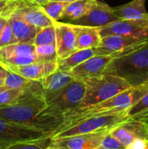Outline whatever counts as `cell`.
I'll list each match as a JSON object with an SVG mask.
<instances>
[{"mask_svg": "<svg viewBox=\"0 0 148 149\" xmlns=\"http://www.w3.org/2000/svg\"><path fill=\"white\" fill-rule=\"evenodd\" d=\"M147 90L148 82L136 87H131L96 105L85 108H76L71 112H68L64 115V122L56 131L63 129L73 123L92 115L115 113L127 111L147 93Z\"/></svg>", "mask_w": 148, "mask_h": 149, "instance_id": "obj_1", "label": "cell"}, {"mask_svg": "<svg viewBox=\"0 0 148 149\" xmlns=\"http://www.w3.org/2000/svg\"><path fill=\"white\" fill-rule=\"evenodd\" d=\"M45 107L46 101L41 82L36 80L24 89L16 102L0 107V119L32 126Z\"/></svg>", "mask_w": 148, "mask_h": 149, "instance_id": "obj_2", "label": "cell"}, {"mask_svg": "<svg viewBox=\"0 0 148 149\" xmlns=\"http://www.w3.org/2000/svg\"><path fill=\"white\" fill-rule=\"evenodd\" d=\"M105 72L122 78L132 87L147 83L148 42L136 50L113 58Z\"/></svg>", "mask_w": 148, "mask_h": 149, "instance_id": "obj_3", "label": "cell"}, {"mask_svg": "<svg viewBox=\"0 0 148 149\" xmlns=\"http://www.w3.org/2000/svg\"><path fill=\"white\" fill-rule=\"evenodd\" d=\"M83 81L85 86V93L78 108L96 105L132 87L122 78L106 72Z\"/></svg>", "mask_w": 148, "mask_h": 149, "instance_id": "obj_4", "label": "cell"}, {"mask_svg": "<svg viewBox=\"0 0 148 149\" xmlns=\"http://www.w3.org/2000/svg\"><path fill=\"white\" fill-rule=\"evenodd\" d=\"M126 112L127 111L115 113L92 115L85 118L63 129L54 132L52 134V140L68 137L76 134H83L100 132L104 130H111L114 127L129 120V117L126 115Z\"/></svg>", "mask_w": 148, "mask_h": 149, "instance_id": "obj_5", "label": "cell"}, {"mask_svg": "<svg viewBox=\"0 0 148 149\" xmlns=\"http://www.w3.org/2000/svg\"><path fill=\"white\" fill-rule=\"evenodd\" d=\"M85 93V86L84 81L73 79L60 92L45 100L46 107L39 115L64 117L66 113L79 107Z\"/></svg>", "mask_w": 148, "mask_h": 149, "instance_id": "obj_6", "label": "cell"}, {"mask_svg": "<svg viewBox=\"0 0 148 149\" xmlns=\"http://www.w3.org/2000/svg\"><path fill=\"white\" fill-rule=\"evenodd\" d=\"M0 17L7 19L17 17L36 28L46 27L54 23L44 13L41 6L31 0H10Z\"/></svg>", "mask_w": 148, "mask_h": 149, "instance_id": "obj_7", "label": "cell"}, {"mask_svg": "<svg viewBox=\"0 0 148 149\" xmlns=\"http://www.w3.org/2000/svg\"><path fill=\"white\" fill-rule=\"evenodd\" d=\"M147 42L148 38L131 36H106L101 38L99 45L95 48V56L113 55L117 58L141 47Z\"/></svg>", "mask_w": 148, "mask_h": 149, "instance_id": "obj_8", "label": "cell"}, {"mask_svg": "<svg viewBox=\"0 0 148 149\" xmlns=\"http://www.w3.org/2000/svg\"><path fill=\"white\" fill-rule=\"evenodd\" d=\"M52 133L45 132L32 126L19 124L0 119V143L11 144L16 142L38 140Z\"/></svg>", "mask_w": 148, "mask_h": 149, "instance_id": "obj_9", "label": "cell"}, {"mask_svg": "<svg viewBox=\"0 0 148 149\" xmlns=\"http://www.w3.org/2000/svg\"><path fill=\"white\" fill-rule=\"evenodd\" d=\"M100 37L109 35L131 36L148 38V20L118 19L106 25L98 27Z\"/></svg>", "mask_w": 148, "mask_h": 149, "instance_id": "obj_10", "label": "cell"}, {"mask_svg": "<svg viewBox=\"0 0 148 149\" xmlns=\"http://www.w3.org/2000/svg\"><path fill=\"white\" fill-rule=\"evenodd\" d=\"M110 134L126 148L137 139L148 141V122L129 119L114 127Z\"/></svg>", "mask_w": 148, "mask_h": 149, "instance_id": "obj_11", "label": "cell"}, {"mask_svg": "<svg viewBox=\"0 0 148 149\" xmlns=\"http://www.w3.org/2000/svg\"><path fill=\"white\" fill-rule=\"evenodd\" d=\"M111 130L55 139L52 141L51 147L63 149H97L101 144L105 136L110 133Z\"/></svg>", "mask_w": 148, "mask_h": 149, "instance_id": "obj_12", "label": "cell"}, {"mask_svg": "<svg viewBox=\"0 0 148 149\" xmlns=\"http://www.w3.org/2000/svg\"><path fill=\"white\" fill-rule=\"evenodd\" d=\"M118 19L120 18H118L114 14L112 7L102 2L97 1L84 16L69 24L91 27H101Z\"/></svg>", "mask_w": 148, "mask_h": 149, "instance_id": "obj_13", "label": "cell"}, {"mask_svg": "<svg viewBox=\"0 0 148 149\" xmlns=\"http://www.w3.org/2000/svg\"><path fill=\"white\" fill-rule=\"evenodd\" d=\"M53 25L55 28L57 57L58 59H62L78 50L74 26L72 24L61 21H55Z\"/></svg>", "mask_w": 148, "mask_h": 149, "instance_id": "obj_14", "label": "cell"}, {"mask_svg": "<svg viewBox=\"0 0 148 149\" xmlns=\"http://www.w3.org/2000/svg\"><path fill=\"white\" fill-rule=\"evenodd\" d=\"M115 58L113 55L93 56L74 67L69 72L75 79L80 80L97 77L105 73L106 67Z\"/></svg>", "mask_w": 148, "mask_h": 149, "instance_id": "obj_15", "label": "cell"}, {"mask_svg": "<svg viewBox=\"0 0 148 149\" xmlns=\"http://www.w3.org/2000/svg\"><path fill=\"white\" fill-rule=\"evenodd\" d=\"M58 61V60H57ZM42 62L38 61L30 65L22 66H10L3 65L1 68L17 73L29 80H40L43 78L55 72L58 70V62Z\"/></svg>", "mask_w": 148, "mask_h": 149, "instance_id": "obj_16", "label": "cell"}, {"mask_svg": "<svg viewBox=\"0 0 148 149\" xmlns=\"http://www.w3.org/2000/svg\"><path fill=\"white\" fill-rule=\"evenodd\" d=\"M73 79H75L69 72H61L58 70L40 79L45 100L60 92Z\"/></svg>", "mask_w": 148, "mask_h": 149, "instance_id": "obj_17", "label": "cell"}, {"mask_svg": "<svg viewBox=\"0 0 148 149\" xmlns=\"http://www.w3.org/2000/svg\"><path fill=\"white\" fill-rule=\"evenodd\" d=\"M146 1L147 0H133L123 5L113 8V12L120 19L148 20Z\"/></svg>", "mask_w": 148, "mask_h": 149, "instance_id": "obj_18", "label": "cell"}, {"mask_svg": "<svg viewBox=\"0 0 148 149\" xmlns=\"http://www.w3.org/2000/svg\"><path fill=\"white\" fill-rule=\"evenodd\" d=\"M76 34L77 49H89L96 48L99 45L101 37L98 27L83 26L73 24Z\"/></svg>", "mask_w": 148, "mask_h": 149, "instance_id": "obj_19", "label": "cell"}, {"mask_svg": "<svg viewBox=\"0 0 148 149\" xmlns=\"http://www.w3.org/2000/svg\"><path fill=\"white\" fill-rule=\"evenodd\" d=\"M12 31L17 43H32L37 34L38 28L26 23L25 21L17 18L9 17Z\"/></svg>", "mask_w": 148, "mask_h": 149, "instance_id": "obj_20", "label": "cell"}, {"mask_svg": "<svg viewBox=\"0 0 148 149\" xmlns=\"http://www.w3.org/2000/svg\"><path fill=\"white\" fill-rule=\"evenodd\" d=\"M93 56H95V48L77 50L68 57L58 59V70L61 72H70L74 67Z\"/></svg>", "mask_w": 148, "mask_h": 149, "instance_id": "obj_21", "label": "cell"}, {"mask_svg": "<svg viewBox=\"0 0 148 149\" xmlns=\"http://www.w3.org/2000/svg\"><path fill=\"white\" fill-rule=\"evenodd\" d=\"M98 0H77L66 6L64 14L59 21H67L65 23H71L82 16H84L88 10L94 5Z\"/></svg>", "mask_w": 148, "mask_h": 149, "instance_id": "obj_22", "label": "cell"}, {"mask_svg": "<svg viewBox=\"0 0 148 149\" xmlns=\"http://www.w3.org/2000/svg\"><path fill=\"white\" fill-rule=\"evenodd\" d=\"M35 48L33 43H16L0 47V60L33 54L35 53Z\"/></svg>", "mask_w": 148, "mask_h": 149, "instance_id": "obj_23", "label": "cell"}, {"mask_svg": "<svg viewBox=\"0 0 148 149\" xmlns=\"http://www.w3.org/2000/svg\"><path fill=\"white\" fill-rule=\"evenodd\" d=\"M52 136H46L38 140L26 141L11 144H5L0 149H46L52 144Z\"/></svg>", "mask_w": 148, "mask_h": 149, "instance_id": "obj_24", "label": "cell"}, {"mask_svg": "<svg viewBox=\"0 0 148 149\" xmlns=\"http://www.w3.org/2000/svg\"><path fill=\"white\" fill-rule=\"evenodd\" d=\"M69 4V3L66 2H59V1H54L50 0L48 2H45L42 4H39L44 13L53 21H59L64 14V11L66 8V6Z\"/></svg>", "mask_w": 148, "mask_h": 149, "instance_id": "obj_25", "label": "cell"}, {"mask_svg": "<svg viewBox=\"0 0 148 149\" xmlns=\"http://www.w3.org/2000/svg\"><path fill=\"white\" fill-rule=\"evenodd\" d=\"M33 81L34 80H29L17 73L8 72L4 84L0 88V91L6 89H25L29 87L33 83Z\"/></svg>", "mask_w": 148, "mask_h": 149, "instance_id": "obj_26", "label": "cell"}, {"mask_svg": "<svg viewBox=\"0 0 148 149\" xmlns=\"http://www.w3.org/2000/svg\"><path fill=\"white\" fill-rule=\"evenodd\" d=\"M55 28L52 24L43 28H38L37 34L32 43L35 46H38L45 45H55Z\"/></svg>", "mask_w": 148, "mask_h": 149, "instance_id": "obj_27", "label": "cell"}, {"mask_svg": "<svg viewBox=\"0 0 148 149\" xmlns=\"http://www.w3.org/2000/svg\"><path fill=\"white\" fill-rule=\"evenodd\" d=\"M35 53L38 58V61L53 62L58 60L55 45H45L36 46Z\"/></svg>", "mask_w": 148, "mask_h": 149, "instance_id": "obj_28", "label": "cell"}, {"mask_svg": "<svg viewBox=\"0 0 148 149\" xmlns=\"http://www.w3.org/2000/svg\"><path fill=\"white\" fill-rule=\"evenodd\" d=\"M147 112H148V90L133 107L127 110L126 115L129 117V119H133Z\"/></svg>", "mask_w": 148, "mask_h": 149, "instance_id": "obj_29", "label": "cell"}, {"mask_svg": "<svg viewBox=\"0 0 148 149\" xmlns=\"http://www.w3.org/2000/svg\"><path fill=\"white\" fill-rule=\"evenodd\" d=\"M26 89V88H25ZM24 89H6L0 91V107L10 105L17 100Z\"/></svg>", "mask_w": 148, "mask_h": 149, "instance_id": "obj_30", "label": "cell"}, {"mask_svg": "<svg viewBox=\"0 0 148 149\" xmlns=\"http://www.w3.org/2000/svg\"><path fill=\"white\" fill-rule=\"evenodd\" d=\"M16 43H17V41H16V38L14 37V34L12 31L10 22L9 19H7V22H6L4 28L0 36V47L7 46V45H13Z\"/></svg>", "mask_w": 148, "mask_h": 149, "instance_id": "obj_31", "label": "cell"}, {"mask_svg": "<svg viewBox=\"0 0 148 149\" xmlns=\"http://www.w3.org/2000/svg\"><path fill=\"white\" fill-rule=\"evenodd\" d=\"M101 149H125L126 148L110 133H108L99 147Z\"/></svg>", "mask_w": 148, "mask_h": 149, "instance_id": "obj_32", "label": "cell"}, {"mask_svg": "<svg viewBox=\"0 0 148 149\" xmlns=\"http://www.w3.org/2000/svg\"><path fill=\"white\" fill-rule=\"evenodd\" d=\"M148 144V141L147 140H141L137 139L131 142L129 145H127L125 149H145Z\"/></svg>", "mask_w": 148, "mask_h": 149, "instance_id": "obj_33", "label": "cell"}, {"mask_svg": "<svg viewBox=\"0 0 148 149\" xmlns=\"http://www.w3.org/2000/svg\"><path fill=\"white\" fill-rule=\"evenodd\" d=\"M7 71L1 68L0 67V88L3 86L4 84V80H5V78H6V75H7Z\"/></svg>", "mask_w": 148, "mask_h": 149, "instance_id": "obj_34", "label": "cell"}, {"mask_svg": "<svg viewBox=\"0 0 148 149\" xmlns=\"http://www.w3.org/2000/svg\"><path fill=\"white\" fill-rule=\"evenodd\" d=\"M10 0H0V16L7 7L8 3H10Z\"/></svg>", "mask_w": 148, "mask_h": 149, "instance_id": "obj_35", "label": "cell"}, {"mask_svg": "<svg viewBox=\"0 0 148 149\" xmlns=\"http://www.w3.org/2000/svg\"><path fill=\"white\" fill-rule=\"evenodd\" d=\"M134 120H143V121H148V112L142 113L140 115H138L134 118H133Z\"/></svg>", "mask_w": 148, "mask_h": 149, "instance_id": "obj_36", "label": "cell"}, {"mask_svg": "<svg viewBox=\"0 0 148 149\" xmlns=\"http://www.w3.org/2000/svg\"><path fill=\"white\" fill-rule=\"evenodd\" d=\"M7 22V18H4V17H0V36H1V33L4 28V25Z\"/></svg>", "mask_w": 148, "mask_h": 149, "instance_id": "obj_37", "label": "cell"}, {"mask_svg": "<svg viewBox=\"0 0 148 149\" xmlns=\"http://www.w3.org/2000/svg\"><path fill=\"white\" fill-rule=\"evenodd\" d=\"M31 1L37 3L38 4H42V3H45V2H48V1H50V0H31Z\"/></svg>", "mask_w": 148, "mask_h": 149, "instance_id": "obj_38", "label": "cell"}, {"mask_svg": "<svg viewBox=\"0 0 148 149\" xmlns=\"http://www.w3.org/2000/svg\"><path fill=\"white\" fill-rule=\"evenodd\" d=\"M54 1H59V2H66V3H72L77 0H54Z\"/></svg>", "mask_w": 148, "mask_h": 149, "instance_id": "obj_39", "label": "cell"}, {"mask_svg": "<svg viewBox=\"0 0 148 149\" xmlns=\"http://www.w3.org/2000/svg\"><path fill=\"white\" fill-rule=\"evenodd\" d=\"M46 149H63V148H54V147H49L48 148H46Z\"/></svg>", "mask_w": 148, "mask_h": 149, "instance_id": "obj_40", "label": "cell"}, {"mask_svg": "<svg viewBox=\"0 0 148 149\" xmlns=\"http://www.w3.org/2000/svg\"><path fill=\"white\" fill-rule=\"evenodd\" d=\"M3 145H5V144H3V143H0V148H1L2 146H3Z\"/></svg>", "mask_w": 148, "mask_h": 149, "instance_id": "obj_41", "label": "cell"}, {"mask_svg": "<svg viewBox=\"0 0 148 149\" xmlns=\"http://www.w3.org/2000/svg\"><path fill=\"white\" fill-rule=\"evenodd\" d=\"M145 149H148V144H147V148H146Z\"/></svg>", "mask_w": 148, "mask_h": 149, "instance_id": "obj_42", "label": "cell"}, {"mask_svg": "<svg viewBox=\"0 0 148 149\" xmlns=\"http://www.w3.org/2000/svg\"><path fill=\"white\" fill-rule=\"evenodd\" d=\"M97 149H101V148H97Z\"/></svg>", "mask_w": 148, "mask_h": 149, "instance_id": "obj_43", "label": "cell"}, {"mask_svg": "<svg viewBox=\"0 0 148 149\" xmlns=\"http://www.w3.org/2000/svg\"><path fill=\"white\" fill-rule=\"evenodd\" d=\"M147 122H148V121H147Z\"/></svg>", "mask_w": 148, "mask_h": 149, "instance_id": "obj_44", "label": "cell"}]
</instances>
